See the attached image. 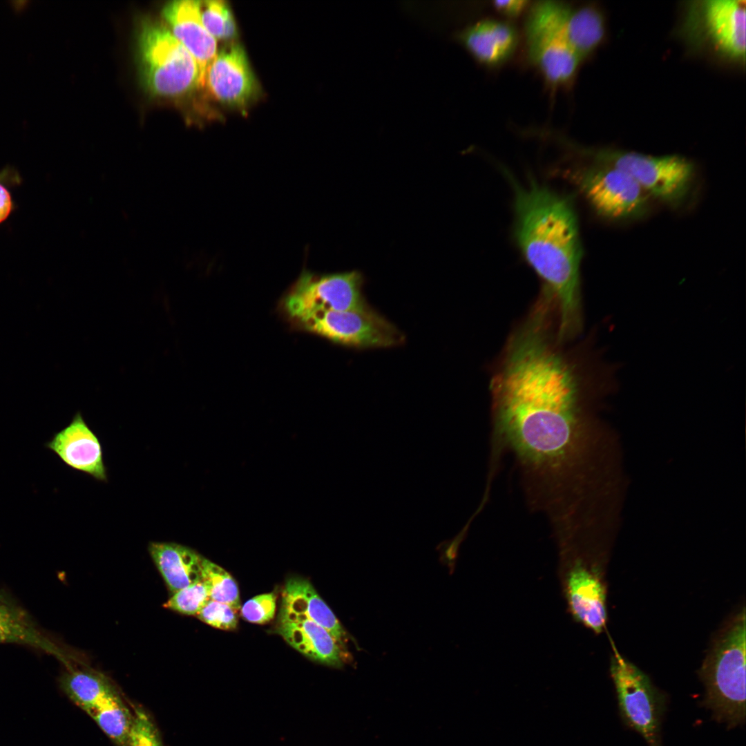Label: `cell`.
Wrapping results in <instances>:
<instances>
[{
	"instance_id": "23",
	"label": "cell",
	"mask_w": 746,
	"mask_h": 746,
	"mask_svg": "<svg viewBox=\"0 0 746 746\" xmlns=\"http://www.w3.org/2000/svg\"><path fill=\"white\" fill-rule=\"evenodd\" d=\"M90 716L117 745H126L133 711L128 709L118 693L98 706Z\"/></svg>"
},
{
	"instance_id": "20",
	"label": "cell",
	"mask_w": 746,
	"mask_h": 746,
	"mask_svg": "<svg viewBox=\"0 0 746 746\" xmlns=\"http://www.w3.org/2000/svg\"><path fill=\"white\" fill-rule=\"evenodd\" d=\"M301 615L327 630L343 645L347 634L334 613L318 594L312 584L300 577H291L285 584L281 606Z\"/></svg>"
},
{
	"instance_id": "8",
	"label": "cell",
	"mask_w": 746,
	"mask_h": 746,
	"mask_svg": "<svg viewBox=\"0 0 746 746\" xmlns=\"http://www.w3.org/2000/svg\"><path fill=\"white\" fill-rule=\"evenodd\" d=\"M561 2L542 1L530 7L525 34L528 57L551 85H568L581 59L566 42L560 27Z\"/></svg>"
},
{
	"instance_id": "22",
	"label": "cell",
	"mask_w": 746,
	"mask_h": 746,
	"mask_svg": "<svg viewBox=\"0 0 746 746\" xmlns=\"http://www.w3.org/2000/svg\"><path fill=\"white\" fill-rule=\"evenodd\" d=\"M61 686L70 700L89 716L105 700L117 694L103 675L72 667L61 677Z\"/></svg>"
},
{
	"instance_id": "29",
	"label": "cell",
	"mask_w": 746,
	"mask_h": 746,
	"mask_svg": "<svg viewBox=\"0 0 746 746\" xmlns=\"http://www.w3.org/2000/svg\"><path fill=\"white\" fill-rule=\"evenodd\" d=\"M276 595L263 593L247 600L240 609L242 617L255 624H265L271 620L276 613Z\"/></svg>"
},
{
	"instance_id": "9",
	"label": "cell",
	"mask_w": 746,
	"mask_h": 746,
	"mask_svg": "<svg viewBox=\"0 0 746 746\" xmlns=\"http://www.w3.org/2000/svg\"><path fill=\"white\" fill-rule=\"evenodd\" d=\"M611 676L616 690L620 715L649 746H660V723L665 707L663 696L649 678L624 658L613 642Z\"/></svg>"
},
{
	"instance_id": "2",
	"label": "cell",
	"mask_w": 746,
	"mask_h": 746,
	"mask_svg": "<svg viewBox=\"0 0 746 746\" xmlns=\"http://www.w3.org/2000/svg\"><path fill=\"white\" fill-rule=\"evenodd\" d=\"M514 191L515 238L524 258L555 303L557 334L568 341L582 327V247L571 200L530 178L519 183L506 172Z\"/></svg>"
},
{
	"instance_id": "7",
	"label": "cell",
	"mask_w": 746,
	"mask_h": 746,
	"mask_svg": "<svg viewBox=\"0 0 746 746\" xmlns=\"http://www.w3.org/2000/svg\"><path fill=\"white\" fill-rule=\"evenodd\" d=\"M363 282L356 271L318 275L305 269L283 296L281 309L294 325L323 312H365L371 307Z\"/></svg>"
},
{
	"instance_id": "26",
	"label": "cell",
	"mask_w": 746,
	"mask_h": 746,
	"mask_svg": "<svg viewBox=\"0 0 746 746\" xmlns=\"http://www.w3.org/2000/svg\"><path fill=\"white\" fill-rule=\"evenodd\" d=\"M209 600V586L202 580L173 593L164 606L182 614L196 615Z\"/></svg>"
},
{
	"instance_id": "5",
	"label": "cell",
	"mask_w": 746,
	"mask_h": 746,
	"mask_svg": "<svg viewBox=\"0 0 746 746\" xmlns=\"http://www.w3.org/2000/svg\"><path fill=\"white\" fill-rule=\"evenodd\" d=\"M584 163L563 170L562 175L578 189L600 216L612 221L640 219L652 199L624 171L582 153Z\"/></svg>"
},
{
	"instance_id": "16",
	"label": "cell",
	"mask_w": 746,
	"mask_h": 746,
	"mask_svg": "<svg viewBox=\"0 0 746 746\" xmlns=\"http://www.w3.org/2000/svg\"><path fill=\"white\" fill-rule=\"evenodd\" d=\"M162 17L173 36L196 60L202 87L206 69L217 53V43L202 23L199 1H171L163 8Z\"/></svg>"
},
{
	"instance_id": "14",
	"label": "cell",
	"mask_w": 746,
	"mask_h": 746,
	"mask_svg": "<svg viewBox=\"0 0 746 746\" xmlns=\"http://www.w3.org/2000/svg\"><path fill=\"white\" fill-rule=\"evenodd\" d=\"M45 446L70 468L98 481H107L102 444L80 412Z\"/></svg>"
},
{
	"instance_id": "11",
	"label": "cell",
	"mask_w": 746,
	"mask_h": 746,
	"mask_svg": "<svg viewBox=\"0 0 746 746\" xmlns=\"http://www.w3.org/2000/svg\"><path fill=\"white\" fill-rule=\"evenodd\" d=\"M202 87L218 102L240 110L260 94L245 51L236 42L224 46L216 53L206 69Z\"/></svg>"
},
{
	"instance_id": "6",
	"label": "cell",
	"mask_w": 746,
	"mask_h": 746,
	"mask_svg": "<svg viewBox=\"0 0 746 746\" xmlns=\"http://www.w3.org/2000/svg\"><path fill=\"white\" fill-rule=\"evenodd\" d=\"M582 154L624 171L651 199L669 207L682 204L694 183L695 166L682 155L653 156L613 149H584Z\"/></svg>"
},
{
	"instance_id": "1",
	"label": "cell",
	"mask_w": 746,
	"mask_h": 746,
	"mask_svg": "<svg viewBox=\"0 0 746 746\" xmlns=\"http://www.w3.org/2000/svg\"><path fill=\"white\" fill-rule=\"evenodd\" d=\"M564 343L553 305L537 298L510 334L490 381L493 455L508 449L526 492L550 500L584 489L589 401L594 392H613L596 388L617 386L596 384Z\"/></svg>"
},
{
	"instance_id": "31",
	"label": "cell",
	"mask_w": 746,
	"mask_h": 746,
	"mask_svg": "<svg viewBox=\"0 0 746 746\" xmlns=\"http://www.w3.org/2000/svg\"><path fill=\"white\" fill-rule=\"evenodd\" d=\"M12 207V201L9 192L0 184V222L9 215Z\"/></svg>"
},
{
	"instance_id": "24",
	"label": "cell",
	"mask_w": 746,
	"mask_h": 746,
	"mask_svg": "<svg viewBox=\"0 0 746 746\" xmlns=\"http://www.w3.org/2000/svg\"><path fill=\"white\" fill-rule=\"evenodd\" d=\"M202 577L209 586L210 600L227 604L236 611L241 608L238 584L223 568L203 557Z\"/></svg>"
},
{
	"instance_id": "21",
	"label": "cell",
	"mask_w": 746,
	"mask_h": 746,
	"mask_svg": "<svg viewBox=\"0 0 746 746\" xmlns=\"http://www.w3.org/2000/svg\"><path fill=\"white\" fill-rule=\"evenodd\" d=\"M560 27L572 50L581 59L589 55L602 42L605 23L602 12L592 5L571 7L562 3Z\"/></svg>"
},
{
	"instance_id": "27",
	"label": "cell",
	"mask_w": 746,
	"mask_h": 746,
	"mask_svg": "<svg viewBox=\"0 0 746 746\" xmlns=\"http://www.w3.org/2000/svg\"><path fill=\"white\" fill-rule=\"evenodd\" d=\"M126 746H164L160 735L149 714L134 707L133 720Z\"/></svg>"
},
{
	"instance_id": "15",
	"label": "cell",
	"mask_w": 746,
	"mask_h": 746,
	"mask_svg": "<svg viewBox=\"0 0 746 746\" xmlns=\"http://www.w3.org/2000/svg\"><path fill=\"white\" fill-rule=\"evenodd\" d=\"M276 630L309 659L336 668L343 665L342 645L327 630L307 618L280 607Z\"/></svg>"
},
{
	"instance_id": "4",
	"label": "cell",
	"mask_w": 746,
	"mask_h": 746,
	"mask_svg": "<svg viewBox=\"0 0 746 746\" xmlns=\"http://www.w3.org/2000/svg\"><path fill=\"white\" fill-rule=\"evenodd\" d=\"M138 50L144 82L153 94L178 97L200 86L196 60L164 25L144 21Z\"/></svg>"
},
{
	"instance_id": "10",
	"label": "cell",
	"mask_w": 746,
	"mask_h": 746,
	"mask_svg": "<svg viewBox=\"0 0 746 746\" xmlns=\"http://www.w3.org/2000/svg\"><path fill=\"white\" fill-rule=\"evenodd\" d=\"M294 325L335 343L358 349L394 347L402 344L405 338L394 325L372 309L323 312Z\"/></svg>"
},
{
	"instance_id": "19",
	"label": "cell",
	"mask_w": 746,
	"mask_h": 746,
	"mask_svg": "<svg viewBox=\"0 0 746 746\" xmlns=\"http://www.w3.org/2000/svg\"><path fill=\"white\" fill-rule=\"evenodd\" d=\"M149 552L172 593L202 580L203 557L175 542H150Z\"/></svg>"
},
{
	"instance_id": "18",
	"label": "cell",
	"mask_w": 746,
	"mask_h": 746,
	"mask_svg": "<svg viewBox=\"0 0 746 746\" xmlns=\"http://www.w3.org/2000/svg\"><path fill=\"white\" fill-rule=\"evenodd\" d=\"M3 643L27 645L70 665L65 651L39 629L26 610L0 590V644Z\"/></svg>"
},
{
	"instance_id": "25",
	"label": "cell",
	"mask_w": 746,
	"mask_h": 746,
	"mask_svg": "<svg viewBox=\"0 0 746 746\" xmlns=\"http://www.w3.org/2000/svg\"><path fill=\"white\" fill-rule=\"evenodd\" d=\"M202 23L216 39L232 40L237 28L232 12L223 1H199Z\"/></svg>"
},
{
	"instance_id": "12",
	"label": "cell",
	"mask_w": 746,
	"mask_h": 746,
	"mask_svg": "<svg viewBox=\"0 0 746 746\" xmlns=\"http://www.w3.org/2000/svg\"><path fill=\"white\" fill-rule=\"evenodd\" d=\"M689 9V21L698 23L719 54L731 60H745V1L707 0Z\"/></svg>"
},
{
	"instance_id": "28",
	"label": "cell",
	"mask_w": 746,
	"mask_h": 746,
	"mask_svg": "<svg viewBox=\"0 0 746 746\" xmlns=\"http://www.w3.org/2000/svg\"><path fill=\"white\" fill-rule=\"evenodd\" d=\"M237 611L227 604L209 599L196 616L213 627L222 630H233L238 625Z\"/></svg>"
},
{
	"instance_id": "17",
	"label": "cell",
	"mask_w": 746,
	"mask_h": 746,
	"mask_svg": "<svg viewBox=\"0 0 746 746\" xmlns=\"http://www.w3.org/2000/svg\"><path fill=\"white\" fill-rule=\"evenodd\" d=\"M453 38L478 63L496 66L508 60L518 43L515 28L495 19H483L454 33Z\"/></svg>"
},
{
	"instance_id": "3",
	"label": "cell",
	"mask_w": 746,
	"mask_h": 746,
	"mask_svg": "<svg viewBox=\"0 0 746 746\" xmlns=\"http://www.w3.org/2000/svg\"><path fill=\"white\" fill-rule=\"evenodd\" d=\"M745 627L743 609L719 636L700 672L704 704L728 728L745 721Z\"/></svg>"
},
{
	"instance_id": "13",
	"label": "cell",
	"mask_w": 746,
	"mask_h": 746,
	"mask_svg": "<svg viewBox=\"0 0 746 746\" xmlns=\"http://www.w3.org/2000/svg\"><path fill=\"white\" fill-rule=\"evenodd\" d=\"M561 586L572 618L595 633L606 622V589L595 567L571 562L559 566Z\"/></svg>"
},
{
	"instance_id": "30",
	"label": "cell",
	"mask_w": 746,
	"mask_h": 746,
	"mask_svg": "<svg viewBox=\"0 0 746 746\" xmlns=\"http://www.w3.org/2000/svg\"><path fill=\"white\" fill-rule=\"evenodd\" d=\"M528 1L524 0L495 1L492 6L503 16L515 18L519 17L528 6Z\"/></svg>"
}]
</instances>
